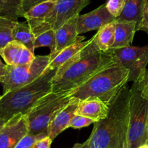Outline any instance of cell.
Listing matches in <instances>:
<instances>
[{
	"mask_svg": "<svg viewBox=\"0 0 148 148\" xmlns=\"http://www.w3.org/2000/svg\"><path fill=\"white\" fill-rule=\"evenodd\" d=\"M56 71L48 69L30 84L3 94L0 100V118L7 121L18 114H27L40 99L51 92Z\"/></svg>",
	"mask_w": 148,
	"mask_h": 148,
	"instance_id": "3",
	"label": "cell"
},
{
	"mask_svg": "<svg viewBox=\"0 0 148 148\" xmlns=\"http://www.w3.org/2000/svg\"><path fill=\"white\" fill-rule=\"evenodd\" d=\"M27 133L26 115L18 114L14 116L0 129V148H14Z\"/></svg>",
	"mask_w": 148,
	"mask_h": 148,
	"instance_id": "10",
	"label": "cell"
},
{
	"mask_svg": "<svg viewBox=\"0 0 148 148\" xmlns=\"http://www.w3.org/2000/svg\"><path fill=\"white\" fill-rule=\"evenodd\" d=\"M13 40H15L34 52V41L36 36L32 31L30 26L27 22L16 21L13 28Z\"/></svg>",
	"mask_w": 148,
	"mask_h": 148,
	"instance_id": "21",
	"label": "cell"
},
{
	"mask_svg": "<svg viewBox=\"0 0 148 148\" xmlns=\"http://www.w3.org/2000/svg\"><path fill=\"white\" fill-rule=\"evenodd\" d=\"M144 85H145V89L146 93H147L148 96V71L146 72L144 78Z\"/></svg>",
	"mask_w": 148,
	"mask_h": 148,
	"instance_id": "32",
	"label": "cell"
},
{
	"mask_svg": "<svg viewBox=\"0 0 148 148\" xmlns=\"http://www.w3.org/2000/svg\"><path fill=\"white\" fill-rule=\"evenodd\" d=\"M90 0H58L53 11L42 23L32 28L35 36L48 29L57 30L72 17L80 15Z\"/></svg>",
	"mask_w": 148,
	"mask_h": 148,
	"instance_id": "9",
	"label": "cell"
},
{
	"mask_svg": "<svg viewBox=\"0 0 148 148\" xmlns=\"http://www.w3.org/2000/svg\"><path fill=\"white\" fill-rule=\"evenodd\" d=\"M125 2L126 0H108L106 6L108 11L116 18L122 12Z\"/></svg>",
	"mask_w": 148,
	"mask_h": 148,
	"instance_id": "25",
	"label": "cell"
},
{
	"mask_svg": "<svg viewBox=\"0 0 148 148\" xmlns=\"http://www.w3.org/2000/svg\"><path fill=\"white\" fill-rule=\"evenodd\" d=\"M92 123H94V121L91 119L85 117V116L75 114L71 120L69 128H73V129H82V128L90 126Z\"/></svg>",
	"mask_w": 148,
	"mask_h": 148,
	"instance_id": "27",
	"label": "cell"
},
{
	"mask_svg": "<svg viewBox=\"0 0 148 148\" xmlns=\"http://www.w3.org/2000/svg\"><path fill=\"white\" fill-rule=\"evenodd\" d=\"M52 141L53 140L49 136H46L36 141L32 148H50Z\"/></svg>",
	"mask_w": 148,
	"mask_h": 148,
	"instance_id": "28",
	"label": "cell"
},
{
	"mask_svg": "<svg viewBox=\"0 0 148 148\" xmlns=\"http://www.w3.org/2000/svg\"><path fill=\"white\" fill-rule=\"evenodd\" d=\"M137 30H144L148 33V4L144 12L143 19L137 27Z\"/></svg>",
	"mask_w": 148,
	"mask_h": 148,
	"instance_id": "29",
	"label": "cell"
},
{
	"mask_svg": "<svg viewBox=\"0 0 148 148\" xmlns=\"http://www.w3.org/2000/svg\"><path fill=\"white\" fill-rule=\"evenodd\" d=\"M46 1H48V0H24V1H23V7H24L25 12L28 10L29 9L31 8L33 6Z\"/></svg>",
	"mask_w": 148,
	"mask_h": 148,
	"instance_id": "30",
	"label": "cell"
},
{
	"mask_svg": "<svg viewBox=\"0 0 148 148\" xmlns=\"http://www.w3.org/2000/svg\"><path fill=\"white\" fill-rule=\"evenodd\" d=\"M0 56L7 65L11 66L27 65L36 57L34 52L15 40L11 41L0 49Z\"/></svg>",
	"mask_w": 148,
	"mask_h": 148,
	"instance_id": "12",
	"label": "cell"
},
{
	"mask_svg": "<svg viewBox=\"0 0 148 148\" xmlns=\"http://www.w3.org/2000/svg\"><path fill=\"white\" fill-rule=\"evenodd\" d=\"M115 23V41L111 49L132 46L134 34L137 31L136 23L116 20Z\"/></svg>",
	"mask_w": 148,
	"mask_h": 148,
	"instance_id": "17",
	"label": "cell"
},
{
	"mask_svg": "<svg viewBox=\"0 0 148 148\" xmlns=\"http://www.w3.org/2000/svg\"><path fill=\"white\" fill-rule=\"evenodd\" d=\"M24 0H0V16L18 21L19 17H24Z\"/></svg>",
	"mask_w": 148,
	"mask_h": 148,
	"instance_id": "22",
	"label": "cell"
},
{
	"mask_svg": "<svg viewBox=\"0 0 148 148\" xmlns=\"http://www.w3.org/2000/svg\"><path fill=\"white\" fill-rule=\"evenodd\" d=\"M72 148H82V144H79V143L76 144V145H74V147Z\"/></svg>",
	"mask_w": 148,
	"mask_h": 148,
	"instance_id": "33",
	"label": "cell"
},
{
	"mask_svg": "<svg viewBox=\"0 0 148 148\" xmlns=\"http://www.w3.org/2000/svg\"><path fill=\"white\" fill-rule=\"evenodd\" d=\"M115 21L105 25L98 29L93 37L100 50L102 52H108L111 49L115 41Z\"/></svg>",
	"mask_w": 148,
	"mask_h": 148,
	"instance_id": "20",
	"label": "cell"
},
{
	"mask_svg": "<svg viewBox=\"0 0 148 148\" xmlns=\"http://www.w3.org/2000/svg\"><path fill=\"white\" fill-rule=\"evenodd\" d=\"M50 55H38L30 63L19 66L7 65V71L0 78L3 94L30 84L41 76L48 70Z\"/></svg>",
	"mask_w": 148,
	"mask_h": 148,
	"instance_id": "7",
	"label": "cell"
},
{
	"mask_svg": "<svg viewBox=\"0 0 148 148\" xmlns=\"http://www.w3.org/2000/svg\"><path fill=\"white\" fill-rule=\"evenodd\" d=\"M72 94V91H51L40 99L26 114L29 134H47L51 119L70 102Z\"/></svg>",
	"mask_w": 148,
	"mask_h": 148,
	"instance_id": "6",
	"label": "cell"
},
{
	"mask_svg": "<svg viewBox=\"0 0 148 148\" xmlns=\"http://www.w3.org/2000/svg\"><path fill=\"white\" fill-rule=\"evenodd\" d=\"M42 46L49 48L50 56H52L54 54L56 46V30L54 29H48L36 35L34 41L35 50Z\"/></svg>",
	"mask_w": 148,
	"mask_h": 148,
	"instance_id": "23",
	"label": "cell"
},
{
	"mask_svg": "<svg viewBox=\"0 0 148 148\" xmlns=\"http://www.w3.org/2000/svg\"><path fill=\"white\" fill-rule=\"evenodd\" d=\"M6 122H7V121H5V120H3V119L0 118V129H1V128L3 126H4V123H5Z\"/></svg>",
	"mask_w": 148,
	"mask_h": 148,
	"instance_id": "34",
	"label": "cell"
},
{
	"mask_svg": "<svg viewBox=\"0 0 148 148\" xmlns=\"http://www.w3.org/2000/svg\"><path fill=\"white\" fill-rule=\"evenodd\" d=\"M78 16L72 17L56 30V51L52 56H50V60L64 48L74 43L79 36L77 30Z\"/></svg>",
	"mask_w": 148,
	"mask_h": 148,
	"instance_id": "15",
	"label": "cell"
},
{
	"mask_svg": "<svg viewBox=\"0 0 148 148\" xmlns=\"http://www.w3.org/2000/svg\"><path fill=\"white\" fill-rule=\"evenodd\" d=\"M110 51L112 52L116 62L129 70V82L138 81L145 75L148 63V44L144 46H130Z\"/></svg>",
	"mask_w": 148,
	"mask_h": 148,
	"instance_id": "8",
	"label": "cell"
},
{
	"mask_svg": "<svg viewBox=\"0 0 148 148\" xmlns=\"http://www.w3.org/2000/svg\"><path fill=\"white\" fill-rule=\"evenodd\" d=\"M1 97H2V95H0V100H1Z\"/></svg>",
	"mask_w": 148,
	"mask_h": 148,
	"instance_id": "37",
	"label": "cell"
},
{
	"mask_svg": "<svg viewBox=\"0 0 148 148\" xmlns=\"http://www.w3.org/2000/svg\"><path fill=\"white\" fill-rule=\"evenodd\" d=\"M145 145H147V146L148 147V138H147V142H146Z\"/></svg>",
	"mask_w": 148,
	"mask_h": 148,
	"instance_id": "36",
	"label": "cell"
},
{
	"mask_svg": "<svg viewBox=\"0 0 148 148\" xmlns=\"http://www.w3.org/2000/svg\"><path fill=\"white\" fill-rule=\"evenodd\" d=\"M7 68V64L3 63V62H1V59H0V78H1V77L4 76V74L6 73Z\"/></svg>",
	"mask_w": 148,
	"mask_h": 148,
	"instance_id": "31",
	"label": "cell"
},
{
	"mask_svg": "<svg viewBox=\"0 0 148 148\" xmlns=\"http://www.w3.org/2000/svg\"><path fill=\"white\" fill-rule=\"evenodd\" d=\"M58 0H48L33 6L25 12L24 18L30 28L40 24L54 9Z\"/></svg>",
	"mask_w": 148,
	"mask_h": 148,
	"instance_id": "19",
	"label": "cell"
},
{
	"mask_svg": "<svg viewBox=\"0 0 148 148\" xmlns=\"http://www.w3.org/2000/svg\"><path fill=\"white\" fill-rule=\"evenodd\" d=\"M148 0H126L124 10L116 21L134 22L137 27L143 19Z\"/></svg>",
	"mask_w": 148,
	"mask_h": 148,
	"instance_id": "18",
	"label": "cell"
},
{
	"mask_svg": "<svg viewBox=\"0 0 148 148\" xmlns=\"http://www.w3.org/2000/svg\"><path fill=\"white\" fill-rule=\"evenodd\" d=\"M85 36L79 35L74 43L66 46L59 53H58L53 59H51L48 66V69L57 70L63 65L72 60L74 57L80 52L90 42V39L89 40H85Z\"/></svg>",
	"mask_w": 148,
	"mask_h": 148,
	"instance_id": "16",
	"label": "cell"
},
{
	"mask_svg": "<svg viewBox=\"0 0 148 148\" xmlns=\"http://www.w3.org/2000/svg\"><path fill=\"white\" fill-rule=\"evenodd\" d=\"M14 20L0 16V49L13 40Z\"/></svg>",
	"mask_w": 148,
	"mask_h": 148,
	"instance_id": "24",
	"label": "cell"
},
{
	"mask_svg": "<svg viewBox=\"0 0 148 148\" xmlns=\"http://www.w3.org/2000/svg\"><path fill=\"white\" fill-rule=\"evenodd\" d=\"M117 62L111 51L98 49L94 37L72 60L57 69L52 82V91H70L83 84Z\"/></svg>",
	"mask_w": 148,
	"mask_h": 148,
	"instance_id": "1",
	"label": "cell"
},
{
	"mask_svg": "<svg viewBox=\"0 0 148 148\" xmlns=\"http://www.w3.org/2000/svg\"><path fill=\"white\" fill-rule=\"evenodd\" d=\"M108 106L100 99L90 97L79 100L75 114L88 118L95 123L106 117Z\"/></svg>",
	"mask_w": 148,
	"mask_h": 148,
	"instance_id": "14",
	"label": "cell"
},
{
	"mask_svg": "<svg viewBox=\"0 0 148 148\" xmlns=\"http://www.w3.org/2000/svg\"><path fill=\"white\" fill-rule=\"evenodd\" d=\"M79 102V99L72 97L70 102L53 116L49 123L47 131L48 136L52 140L62 131L69 128L71 120L76 113Z\"/></svg>",
	"mask_w": 148,
	"mask_h": 148,
	"instance_id": "13",
	"label": "cell"
},
{
	"mask_svg": "<svg viewBox=\"0 0 148 148\" xmlns=\"http://www.w3.org/2000/svg\"><path fill=\"white\" fill-rule=\"evenodd\" d=\"M144 78L133 83L130 89L128 148H138L145 145L148 138V96L145 89Z\"/></svg>",
	"mask_w": 148,
	"mask_h": 148,
	"instance_id": "5",
	"label": "cell"
},
{
	"mask_svg": "<svg viewBox=\"0 0 148 148\" xmlns=\"http://www.w3.org/2000/svg\"><path fill=\"white\" fill-rule=\"evenodd\" d=\"M115 17L108 11L106 4L84 15H79L77 23L78 34L98 30L105 25L115 21Z\"/></svg>",
	"mask_w": 148,
	"mask_h": 148,
	"instance_id": "11",
	"label": "cell"
},
{
	"mask_svg": "<svg viewBox=\"0 0 148 148\" xmlns=\"http://www.w3.org/2000/svg\"><path fill=\"white\" fill-rule=\"evenodd\" d=\"M138 148H148V147L146 145H143V146H140V147H138Z\"/></svg>",
	"mask_w": 148,
	"mask_h": 148,
	"instance_id": "35",
	"label": "cell"
},
{
	"mask_svg": "<svg viewBox=\"0 0 148 148\" xmlns=\"http://www.w3.org/2000/svg\"><path fill=\"white\" fill-rule=\"evenodd\" d=\"M48 136L46 133L38 135H31L27 133L18 142L14 148H32L33 144L38 139Z\"/></svg>",
	"mask_w": 148,
	"mask_h": 148,
	"instance_id": "26",
	"label": "cell"
},
{
	"mask_svg": "<svg viewBox=\"0 0 148 148\" xmlns=\"http://www.w3.org/2000/svg\"><path fill=\"white\" fill-rule=\"evenodd\" d=\"M130 97L127 84L109 104L106 117L94 123L82 148H128Z\"/></svg>",
	"mask_w": 148,
	"mask_h": 148,
	"instance_id": "2",
	"label": "cell"
},
{
	"mask_svg": "<svg viewBox=\"0 0 148 148\" xmlns=\"http://www.w3.org/2000/svg\"><path fill=\"white\" fill-rule=\"evenodd\" d=\"M129 73L128 69L115 64L73 90L72 97L79 100L90 97L98 98L109 105L119 91L128 84Z\"/></svg>",
	"mask_w": 148,
	"mask_h": 148,
	"instance_id": "4",
	"label": "cell"
}]
</instances>
